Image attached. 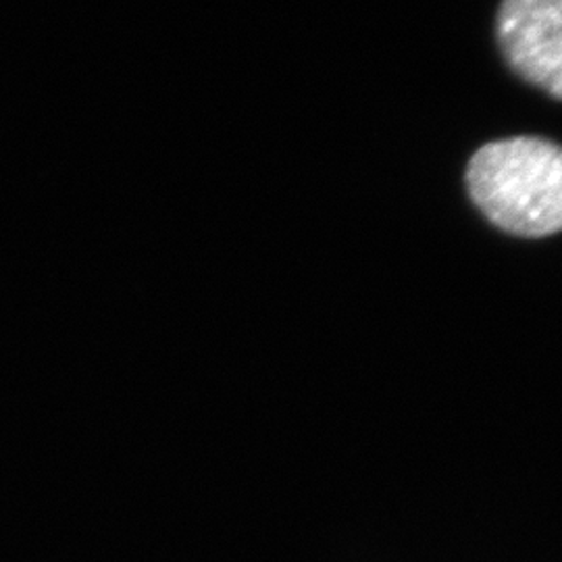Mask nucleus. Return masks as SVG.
I'll use <instances>...</instances> for the list:
<instances>
[{"label":"nucleus","instance_id":"nucleus-1","mask_svg":"<svg viewBox=\"0 0 562 562\" xmlns=\"http://www.w3.org/2000/svg\"><path fill=\"white\" fill-rule=\"evenodd\" d=\"M467 186L483 215L508 234L546 238L561 229L562 155L554 142H490L469 161Z\"/></svg>","mask_w":562,"mask_h":562},{"label":"nucleus","instance_id":"nucleus-2","mask_svg":"<svg viewBox=\"0 0 562 562\" xmlns=\"http://www.w3.org/2000/svg\"><path fill=\"white\" fill-rule=\"evenodd\" d=\"M496 41L519 78L561 101L562 0H503Z\"/></svg>","mask_w":562,"mask_h":562}]
</instances>
